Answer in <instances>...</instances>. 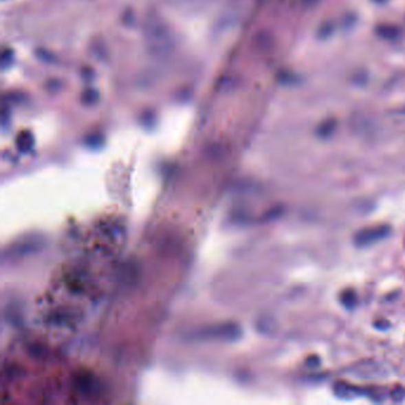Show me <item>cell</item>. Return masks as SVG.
<instances>
[{"mask_svg": "<svg viewBox=\"0 0 405 405\" xmlns=\"http://www.w3.org/2000/svg\"><path fill=\"white\" fill-rule=\"evenodd\" d=\"M391 231V227L388 226V225L367 227V228L360 230V231L355 233L354 243L359 248H366V246H370V245L378 243L380 240L388 238Z\"/></svg>", "mask_w": 405, "mask_h": 405, "instance_id": "cell-1", "label": "cell"}, {"mask_svg": "<svg viewBox=\"0 0 405 405\" xmlns=\"http://www.w3.org/2000/svg\"><path fill=\"white\" fill-rule=\"evenodd\" d=\"M358 296L355 292L349 289V290H344L340 294V303L344 305L346 309H353L357 305Z\"/></svg>", "mask_w": 405, "mask_h": 405, "instance_id": "cell-2", "label": "cell"}, {"mask_svg": "<svg viewBox=\"0 0 405 405\" xmlns=\"http://www.w3.org/2000/svg\"><path fill=\"white\" fill-rule=\"evenodd\" d=\"M392 399H395L396 402H401L404 399L405 390L402 386H396L393 388V391L391 392Z\"/></svg>", "mask_w": 405, "mask_h": 405, "instance_id": "cell-3", "label": "cell"}, {"mask_svg": "<svg viewBox=\"0 0 405 405\" xmlns=\"http://www.w3.org/2000/svg\"><path fill=\"white\" fill-rule=\"evenodd\" d=\"M18 143H19V146L22 149L30 148L31 144H32L31 135H29V133L21 135V137H19V140H18Z\"/></svg>", "mask_w": 405, "mask_h": 405, "instance_id": "cell-4", "label": "cell"}]
</instances>
